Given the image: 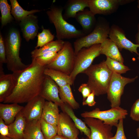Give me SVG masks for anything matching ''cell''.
Instances as JSON below:
<instances>
[{"label":"cell","instance_id":"5b68a950","mask_svg":"<svg viewBox=\"0 0 139 139\" xmlns=\"http://www.w3.org/2000/svg\"><path fill=\"white\" fill-rule=\"evenodd\" d=\"M110 27L109 22L105 18L98 17L92 32L88 35L77 39L74 42L75 55L83 48L103 43L109 37Z\"/></svg>","mask_w":139,"mask_h":139},{"label":"cell","instance_id":"7dc6e473","mask_svg":"<svg viewBox=\"0 0 139 139\" xmlns=\"http://www.w3.org/2000/svg\"><path fill=\"white\" fill-rule=\"evenodd\" d=\"M77 139H79V138H78ZM83 139V138H82V139Z\"/></svg>","mask_w":139,"mask_h":139},{"label":"cell","instance_id":"4316f807","mask_svg":"<svg viewBox=\"0 0 139 139\" xmlns=\"http://www.w3.org/2000/svg\"><path fill=\"white\" fill-rule=\"evenodd\" d=\"M60 108L63 112L66 113L71 118L80 131L83 133L87 137H89L91 134L90 129L86 126L84 122L78 118L75 115L73 109L68 105L65 103Z\"/></svg>","mask_w":139,"mask_h":139},{"label":"cell","instance_id":"ac0fdd59","mask_svg":"<svg viewBox=\"0 0 139 139\" xmlns=\"http://www.w3.org/2000/svg\"><path fill=\"white\" fill-rule=\"evenodd\" d=\"M75 18L81 26L82 30L86 35L93 30L97 22L95 15L87 9L77 13Z\"/></svg>","mask_w":139,"mask_h":139},{"label":"cell","instance_id":"e575fe53","mask_svg":"<svg viewBox=\"0 0 139 139\" xmlns=\"http://www.w3.org/2000/svg\"><path fill=\"white\" fill-rule=\"evenodd\" d=\"M124 119H120L116 127L117 129L115 135L111 139H127L125 135L123 127Z\"/></svg>","mask_w":139,"mask_h":139},{"label":"cell","instance_id":"7c38bea8","mask_svg":"<svg viewBox=\"0 0 139 139\" xmlns=\"http://www.w3.org/2000/svg\"><path fill=\"white\" fill-rule=\"evenodd\" d=\"M89 10L94 15H109L115 12L123 0H88Z\"/></svg>","mask_w":139,"mask_h":139},{"label":"cell","instance_id":"ffe728a7","mask_svg":"<svg viewBox=\"0 0 139 139\" xmlns=\"http://www.w3.org/2000/svg\"><path fill=\"white\" fill-rule=\"evenodd\" d=\"M21 111L16 116L14 121L8 125L9 130L8 136L13 139L23 138L26 120Z\"/></svg>","mask_w":139,"mask_h":139},{"label":"cell","instance_id":"b9f144b4","mask_svg":"<svg viewBox=\"0 0 139 139\" xmlns=\"http://www.w3.org/2000/svg\"><path fill=\"white\" fill-rule=\"evenodd\" d=\"M50 139H68L61 135L57 134Z\"/></svg>","mask_w":139,"mask_h":139},{"label":"cell","instance_id":"3957f363","mask_svg":"<svg viewBox=\"0 0 139 139\" xmlns=\"http://www.w3.org/2000/svg\"><path fill=\"white\" fill-rule=\"evenodd\" d=\"M4 41L7 69L12 73L22 72L29 64L23 63L19 56L21 39L19 31L15 29L11 30Z\"/></svg>","mask_w":139,"mask_h":139},{"label":"cell","instance_id":"ab89813d","mask_svg":"<svg viewBox=\"0 0 139 139\" xmlns=\"http://www.w3.org/2000/svg\"><path fill=\"white\" fill-rule=\"evenodd\" d=\"M95 95L94 92H92L87 97L86 100L83 101V105H88L90 107L95 105L96 103L94 100Z\"/></svg>","mask_w":139,"mask_h":139},{"label":"cell","instance_id":"6da1fadb","mask_svg":"<svg viewBox=\"0 0 139 139\" xmlns=\"http://www.w3.org/2000/svg\"><path fill=\"white\" fill-rule=\"evenodd\" d=\"M45 66H40L33 59L31 63L20 74L16 86L4 103H27L39 95L46 75Z\"/></svg>","mask_w":139,"mask_h":139},{"label":"cell","instance_id":"bcb514c9","mask_svg":"<svg viewBox=\"0 0 139 139\" xmlns=\"http://www.w3.org/2000/svg\"><path fill=\"white\" fill-rule=\"evenodd\" d=\"M137 58L138 59V61H139V56H138L137 57Z\"/></svg>","mask_w":139,"mask_h":139},{"label":"cell","instance_id":"603a6c76","mask_svg":"<svg viewBox=\"0 0 139 139\" xmlns=\"http://www.w3.org/2000/svg\"><path fill=\"white\" fill-rule=\"evenodd\" d=\"M100 54L123 63L124 60L117 45L109 38L101 44Z\"/></svg>","mask_w":139,"mask_h":139},{"label":"cell","instance_id":"f1b7e54d","mask_svg":"<svg viewBox=\"0 0 139 139\" xmlns=\"http://www.w3.org/2000/svg\"><path fill=\"white\" fill-rule=\"evenodd\" d=\"M11 6V14L15 19L20 21L29 15L40 11L38 10H33L30 11L25 10L20 5L16 0H10Z\"/></svg>","mask_w":139,"mask_h":139},{"label":"cell","instance_id":"4dcf8cb0","mask_svg":"<svg viewBox=\"0 0 139 139\" xmlns=\"http://www.w3.org/2000/svg\"><path fill=\"white\" fill-rule=\"evenodd\" d=\"M105 62L108 68L112 72L121 75L125 73L130 69L118 61L107 57Z\"/></svg>","mask_w":139,"mask_h":139},{"label":"cell","instance_id":"7a4b0ae2","mask_svg":"<svg viewBox=\"0 0 139 139\" xmlns=\"http://www.w3.org/2000/svg\"><path fill=\"white\" fill-rule=\"evenodd\" d=\"M112 72L103 61L91 65L83 73L88 77L87 83L91 92L98 96L107 93Z\"/></svg>","mask_w":139,"mask_h":139},{"label":"cell","instance_id":"1f68e13d","mask_svg":"<svg viewBox=\"0 0 139 139\" xmlns=\"http://www.w3.org/2000/svg\"><path fill=\"white\" fill-rule=\"evenodd\" d=\"M40 121L41 130L45 139H50L57 134V126L49 123L41 118Z\"/></svg>","mask_w":139,"mask_h":139},{"label":"cell","instance_id":"9a60e30c","mask_svg":"<svg viewBox=\"0 0 139 139\" xmlns=\"http://www.w3.org/2000/svg\"><path fill=\"white\" fill-rule=\"evenodd\" d=\"M45 102V100L39 95L27 103L21 111L26 121L41 119Z\"/></svg>","mask_w":139,"mask_h":139},{"label":"cell","instance_id":"f35d334b","mask_svg":"<svg viewBox=\"0 0 139 139\" xmlns=\"http://www.w3.org/2000/svg\"><path fill=\"white\" fill-rule=\"evenodd\" d=\"M0 133L1 135L8 136L9 135V130L8 125L5 124L3 120L0 118Z\"/></svg>","mask_w":139,"mask_h":139},{"label":"cell","instance_id":"5bb4252c","mask_svg":"<svg viewBox=\"0 0 139 139\" xmlns=\"http://www.w3.org/2000/svg\"><path fill=\"white\" fill-rule=\"evenodd\" d=\"M57 127V134L68 139H77L79 133L72 120L66 113H60Z\"/></svg>","mask_w":139,"mask_h":139},{"label":"cell","instance_id":"8fae6325","mask_svg":"<svg viewBox=\"0 0 139 139\" xmlns=\"http://www.w3.org/2000/svg\"><path fill=\"white\" fill-rule=\"evenodd\" d=\"M109 37L116 44L119 50L124 49L139 56L137 49L139 45L134 44L128 39L124 31L118 26L114 24L111 26Z\"/></svg>","mask_w":139,"mask_h":139},{"label":"cell","instance_id":"836d02e7","mask_svg":"<svg viewBox=\"0 0 139 139\" xmlns=\"http://www.w3.org/2000/svg\"><path fill=\"white\" fill-rule=\"evenodd\" d=\"M37 45L35 48L42 47L47 44L53 41L54 38L49 29H43L42 32L38 33V36Z\"/></svg>","mask_w":139,"mask_h":139},{"label":"cell","instance_id":"ee69618b","mask_svg":"<svg viewBox=\"0 0 139 139\" xmlns=\"http://www.w3.org/2000/svg\"><path fill=\"white\" fill-rule=\"evenodd\" d=\"M137 136L139 138V127L136 129Z\"/></svg>","mask_w":139,"mask_h":139},{"label":"cell","instance_id":"d590c367","mask_svg":"<svg viewBox=\"0 0 139 139\" xmlns=\"http://www.w3.org/2000/svg\"><path fill=\"white\" fill-rule=\"evenodd\" d=\"M130 116L133 120L139 121V98L133 104L131 108Z\"/></svg>","mask_w":139,"mask_h":139},{"label":"cell","instance_id":"d4e9b609","mask_svg":"<svg viewBox=\"0 0 139 139\" xmlns=\"http://www.w3.org/2000/svg\"><path fill=\"white\" fill-rule=\"evenodd\" d=\"M44 74L50 77L59 87L68 84L71 85L74 83L70 75L60 71L46 68Z\"/></svg>","mask_w":139,"mask_h":139},{"label":"cell","instance_id":"8d00e7d4","mask_svg":"<svg viewBox=\"0 0 139 139\" xmlns=\"http://www.w3.org/2000/svg\"><path fill=\"white\" fill-rule=\"evenodd\" d=\"M6 48L5 41L0 32V64L6 63Z\"/></svg>","mask_w":139,"mask_h":139},{"label":"cell","instance_id":"484cf974","mask_svg":"<svg viewBox=\"0 0 139 139\" xmlns=\"http://www.w3.org/2000/svg\"><path fill=\"white\" fill-rule=\"evenodd\" d=\"M65 41L57 39L52 41L39 49L35 48L31 52L32 58H35L41 55L50 51L58 52L63 48Z\"/></svg>","mask_w":139,"mask_h":139},{"label":"cell","instance_id":"7bdbcfd3","mask_svg":"<svg viewBox=\"0 0 139 139\" xmlns=\"http://www.w3.org/2000/svg\"><path fill=\"white\" fill-rule=\"evenodd\" d=\"M0 139H13L7 136H4L0 135Z\"/></svg>","mask_w":139,"mask_h":139},{"label":"cell","instance_id":"f546056e","mask_svg":"<svg viewBox=\"0 0 139 139\" xmlns=\"http://www.w3.org/2000/svg\"><path fill=\"white\" fill-rule=\"evenodd\" d=\"M0 9L1 26L3 27L12 21L13 18L11 15V5L8 4L7 0H0Z\"/></svg>","mask_w":139,"mask_h":139},{"label":"cell","instance_id":"2e32d148","mask_svg":"<svg viewBox=\"0 0 139 139\" xmlns=\"http://www.w3.org/2000/svg\"><path fill=\"white\" fill-rule=\"evenodd\" d=\"M59 88L58 85L50 77L46 75L39 95L45 100L54 103L60 107L64 103L59 97Z\"/></svg>","mask_w":139,"mask_h":139},{"label":"cell","instance_id":"8992f818","mask_svg":"<svg viewBox=\"0 0 139 139\" xmlns=\"http://www.w3.org/2000/svg\"><path fill=\"white\" fill-rule=\"evenodd\" d=\"M100 46V44H98L83 48L75 55L73 68L70 75L74 82L77 75L83 73L95 58L101 54Z\"/></svg>","mask_w":139,"mask_h":139},{"label":"cell","instance_id":"f6af8a7d","mask_svg":"<svg viewBox=\"0 0 139 139\" xmlns=\"http://www.w3.org/2000/svg\"><path fill=\"white\" fill-rule=\"evenodd\" d=\"M137 7L139 9V0H138L137 1Z\"/></svg>","mask_w":139,"mask_h":139},{"label":"cell","instance_id":"9c48e42d","mask_svg":"<svg viewBox=\"0 0 139 139\" xmlns=\"http://www.w3.org/2000/svg\"><path fill=\"white\" fill-rule=\"evenodd\" d=\"M127 114V110L118 107L104 111L100 110L99 108H96L92 111L81 113V116L84 118H97L102 121L105 124L116 127L119 120L125 118Z\"/></svg>","mask_w":139,"mask_h":139},{"label":"cell","instance_id":"30bf717a","mask_svg":"<svg viewBox=\"0 0 139 139\" xmlns=\"http://www.w3.org/2000/svg\"><path fill=\"white\" fill-rule=\"evenodd\" d=\"M84 118V122L91 131L90 137L86 139H111L113 137L112 126L105 124L102 121L97 118Z\"/></svg>","mask_w":139,"mask_h":139},{"label":"cell","instance_id":"44dd1931","mask_svg":"<svg viewBox=\"0 0 139 139\" xmlns=\"http://www.w3.org/2000/svg\"><path fill=\"white\" fill-rule=\"evenodd\" d=\"M88 7V0H69L64 7L63 18L65 20L71 18H75L77 13Z\"/></svg>","mask_w":139,"mask_h":139},{"label":"cell","instance_id":"ba28073f","mask_svg":"<svg viewBox=\"0 0 139 139\" xmlns=\"http://www.w3.org/2000/svg\"><path fill=\"white\" fill-rule=\"evenodd\" d=\"M137 76L132 78L126 77L113 72L107 90V98L111 108L120 107L121 98L127 84L134 81Z\"/></svg>","mask_w":139,"mask_h":139},{"label":"cell","instance_id":"277c9868","mask_svg":"<svg viewBox=\"0 0 139 139\" xmlns=\"http://www.w3.org/2000/svg\"><path fill=\"white\" fill-rule=\"evenodd\" d=\"M63 9L61 7L53 6L46 12L50 22L55 27L57 39H77L86 36L82 30L77 29L64 19L62 13Z\"/></svg>","mask_w":139,"mask_h":139},{"label":"cell","instance_id":"83f0119b","mask_svg":"<svg viewBox=\"0 0 139 139\" xmlns=\"http://www.w3.org/2000/svg\"><path fill=\"white\" fill-rule=\"evenodd\" d=\"M70 84L59 87V95L62 101L73 109H77L80 107L79 103L76 101L73 96Z\"/></svg>","mask_w":139,"mask_h":139},{"label":"cell","instance_id":"cb8c5ba5","mask_svg":"<svg viewBox=\"0 0 139 139\" xmlns=\"http://www.w3.org/2000/svg\"><path fill=\"white\" fill-rule=\"evenodd\" d=\"M23 139H45L41 130L40 120L26 121Z\"/></svg>","mask_w":139,"mask_h":139},{"label":"cell","instance_id":"d6a6232c","mask_svg":"<svg viewBox=\"0 0 139 139\" xmlns=\"http://www.w3.org/2000/svg\"><path fill=\"white\" fill-rule=\"evenodd\" d=\"M57 55V53L50 51L44 53L32 59H34L40 66L46 67L56 58Z\"/></svg>","mask_w":139,"mask_h":139},{"label":"cell","instance_id":"7402d4cb","mask_svg":"<svg viewBox=\"0 0 139 139\" xmlns=\"http://www.w3.org/2000/svg\"><path fill=\"white\" fill-rule=\"evenodd\" d=\"M58 106L52 102L45 101L41 118L49 123L57 126L60 114Z\"/></svg>","mask_w":139,"mask_h":139},{"label":"cell","instance_id":"4fadbf2b","mask_svg":"<svg viewBox=\"0 0 139 139\" xmlns=\"http://www.w3.org/2000/svg\"><path fill=\"white\" fill-rule=\"evenodd\" d=\"M0 102H3L15 88L21 72L5 74L3 67L0 68Z\"/></svg>","mask_w":139,"mask_h":139},{"label":"cell","instance_id":"d6986e66","mask_svg":"<svg viewBox=\"0 0 139 139\" xmlns=\"http://www.w3.org/2000/svg\"><path fill=\"white\" fill-rule=\"evenodd\" d=\"M24 107L16 103H0V118L8 125L14 120L17 115Z\"/></svg>","mask_w":139,"mask_h":139},{"label":"cell","instance_id":"60d3db41","mask_svg":"<svg viewBox=\"0 0 139 139\" xmlns=\"http://www.w3.org/2000/svg\"><path fill=\"white\" fill-rule=\"evenodd\" d=\"M137 32L135 35V41L136 44L139 45V22L137 25Z\"/></svg>","mask_w":139,"mask_h":139},{"label":"cell","instance_id":"e0dca14e","mask_svg":"<svg viewBox=\"0 0 139 139\" xmlns=\"http://www.w3.org/2000/svg\"><path fill=\"white\" fill-rule=\"evenodd\" d=\"M38 21L37 16L31 14L20 21L23 36L27 41L33 39L37 36L39 28Z\"/></svg>","mask_w":139,"mask_h":139},{"label":"cell","instance_id":"74e56055","mask_svg":"<svg viewBox=\"0 0 139 139\" xmlns=\"http://www.w3.org/2000/svg\"><path fill=\"white\" fill-rule=\"evenodd\" d=\"M78 90L82 94L83 101H85L92 92L90 89L87 83L82 84L79 87Z\"/></svg>","mask_w":139,"mask_h":139},{"label":"cell","instance_id":"52a82bcc","mask_svg":"<svg viewBox=\"0 0 139 139\" xmlns=\"http://www.w3.org/2000/svg\"><path fill=\"white\" fill-rule=\"evenodd\" d=\"M57 53L56 58L46 68L70 75L73 68L75 56L72 44L68 41H65L63 48Z\"/></svg>","mask_w":139,"mask_h":139}]
</instances>
